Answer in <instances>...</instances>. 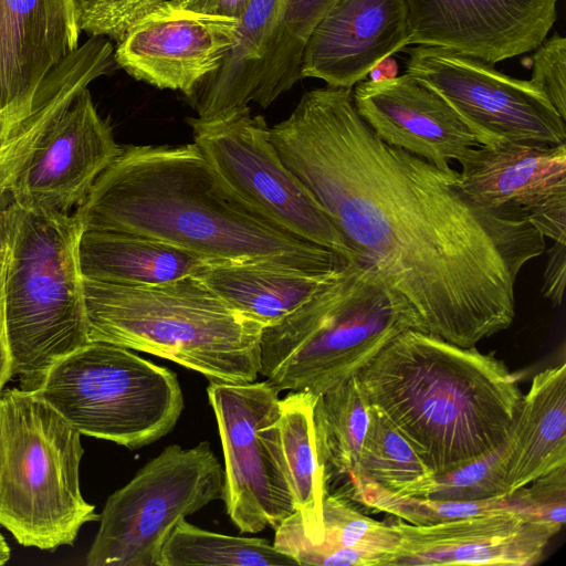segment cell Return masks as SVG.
Returning <instances> with one entry per match:
<instances>
[{
  "mask_svg": "<svg viewBox=\"0 0 566 566\" xmlns=\"http://www.w3.org/2000/svg\"><path fill=\"white\" fill-rule=\"evenodd\" d=\"M11 557V549L4 538V536L0 533V566L7 564Z\"/></svg>",
  "mask_w": 566,
  "mask_h": 566,
  "instance_id": "40",
  "label": "cell"
},
{
  "mask_svg": "<svg viewBox=\"0 0 566 566\" xmlns=\"http://www.w3.org/2000/svg\"><path fill=\"white\" fill-rule=\"evenodd\" d=\"M223 468L208 441L167 446L106 500L87 566H157L175 525L221 499Z\"/></svg>",
  "mask_w": 566,
  "mask_h": 566,
  "instance_id": "9",
  "label": "cell"
},
{
  "mask_svg": "<svg viewBox=\"0 0 566 566\" xmlns=\"http://www.w3.org/2000/svg\"><path fill=\"white\" fill-rule=\"evenodd\" d=\"M459 163V189L476 213L566 242V144L499 142Z\"/></svg>",
  "mask_w": 566,
  "mask_h": 566,
  "instance_id": "13",
  "label": "cell"
},
{
  "mask_svg": "<svg viewBox=\"0 0 566 566\" xmlns=\"http://www.w3.org/2000/svg\"><path fill=\"white\" fill-rule=\"evenodd\" d=\"M566 279V242H554L547 254L542 295L554 306H560Z\"/></svg>",
  "mask_w": 566,
  "mask_h": 566,
  "instance_id": "36",
  "label": "cell"
},
{
  "mask_svg": "<svg viewBox=\"0 0 566 566\" xmlns=\"http://www.w3.org/2000/svg\"><path fill=\"white\" fill-rule=\"evenodd\" d=\"M409 36L405 0H336L305 46L302 76L353 88Z\"/></svg>",
  "mask_w": 566,
  "mask_h": 566,
  "instance_id": "18",
  "label": "cell"
},
{
  "mask_svg": "<svg viewBox=\"0 0 566 566\" xmlns=\"http://www.w3.org/2000/svg\"><path fill=\"white\" fill-rule=\"evenodd\" d=\"M367 76L374 82L397 77L398 65L396 60L392 56L385 57L370 70Z\"/></svg>",
  "mask_w": 566,
  "mask_h": 566,
  "instance_id": "39",
  "label": "cell"
},
{
  "mask_svg": "<svg viewBox=\"0 0 566 566\" xmlns=\"http://www.w3.org/2000/svg\"><path fill=\"white\" fill-rule=\"evenodd\" d=\"M7 264V247L0 243V392L12 376V360L7 342L3 318V279Z\"/></svg>",
  "mask_w": 566,
  "mask_h": 566,
  "instance_id": "38",
  "label": "cell"
},
{
  "mask_svg": "<svg viewBox=\"0 0 566 566\" xmlns=\"http://www.w3.org/2000/svg\"><path fill=\"white\" fill-rule=\"evenodd\" d=\"M82 32L118 40L140 17L164 0H73Z\"/></svg>",
  "mask_w": 566,
  "mask_h": 566,
  "instance_id": "34",
  "label": "cell"
},
{
  "mask_svg": "<svg viewBox=\"0 0 566 566\" xmlns=\"http://www.w3.org/2000/svg\"><path fill=\"white\" fill-rule=\"evenodd\" d=\"M292 566L297 563L265 538L221 534L180 520L165 541L157 566Z\"/></svg>",
  "mask_w": 566,
  "mask_h": 566,
  "instance_id": "30",
  "label": "cell"
},
{
  "mask_svg": "<svg viewBox=\"0 0 566 566\" xmlns=\"http://www.w3.org/2000/svg\"><path fill=\"white\" fill-rule=\"evenodd\" d=\"M279 390L269 381H210L207 395L223 452L221 500L240 533L276 528L294 502L263 427L280 411Z\"/></svg>",
  "mask_w": 566,
  "mask_h": 566,
  "instance_id": "12",
  "label": "cell"
},
{
  "mask_svg": "<svg viewBox=\"0 0 566 566\" xmlns=\"http://www.w3.org/2000/svg\"><path fill=\"white\" fill-rule=\"evenodd\" d=\"M83 290L90 342L166 358L210 381L256 380L263 326L197 276L155 286L83 277Z\"/></svg>",
  "mask_w": 566,
  "mask_h": 566,
  "instance_id": "4",
  "label": "cell"
},
{
  "mask_svg": "<svg viewBox=\"0 0 566 566\" xmlns=\"http://www.w3.org/2000/svg\"><path fill=\"white\" fill-rule=\"evenodd\" d=\"M73 214L82 230L142 234L209 263H268L305 272L352 264L243 202L193 143L123 147Z\"/></svg>",
  "mask_w": 566,
  "mask_h": 566,
  "instance_id": "2",
  "label": "cell"
},
{
  "mask_svg": "<svg viewBox=\"0 0 566 566\" xmlns=\"http://www.w3.org/2000/svg\"><path fill=\"white\" fill-rule=\"evenodd\" d=\"M409 44L440 46L494 65L534 51L558 0H405Z\"/></svg>",
  "mask_w": 566,
  "mask_h": 566,
  "instance_id": "16",
  "label": "cell"
},
{
  "mask_svg": "<svg viewBox=\"0 0 566 566\" xmlns=\"http://www.w3.org/2000/svg\"><path fill=\"white\" fill-rule=\"evenodd\" d=\"M507 494L566 464V364L536 374L510 437Z\"/></svg>",
  "mask_w": 566,
  "mask_h": 566,
  "instance_id": "23",
  "label": "cell"
},
{
  "mask_svg": "<svg viewBox=\"0 0 566 566\" xmlns=\"http://www.w3.org/2000/svg\"><path fill=\"white\" fill-rule=\"evenodd\" d=\"M122 150L112 126L98 114L86 87L17 171L7 188L4 202L70 213L84 201L95 180Z\"/></svg>",
  "mask_w": 566,
  "mask_h": 566,
  "instance_id": "14",
  "label": "cell"
},
{
  "mask_svg": "<svg viewBox=\"0 0 566 566\" xmlns=\"http://www.w3.org/2000/svg\"><path fill=\"white\" fill-rule=\"evenodd\" d=\"M426 332L409 303L371 269L346 272L263 327L259 374L279 391L321 395L358 375L397 335Z\"/></svg>",
  "mask_w": 566,
  "mask_h": 566,
  "instance_id": "6",
  "label": "cell"
},
{
  "mask_svg": "<svg viewBox=\"0 0 566 566\" xmlns=\"http://www.w3.org/2000/svg\"><path fill=\"white\" fill-rule=\"evenodd\" d=\"M269 132L358 264L401 295L427 333L473 347L511 326L515 280L457 171L381 142L357 113L353 88L305 92Z\"/></svg>",
  "mask_w": 566,
  "mask_h": 566,
  "instance_id": "1",
  "label": "cell"
},
{
  "mask_svg": "<svg viewBox=\"0 0 566 566\" xmlns=\"http://www.w3.org/2000/svg\"><path fill=\"white\" fill-rule=\"evenodd\" d=\"M370 407L358 375L316 396L314 438L327 493L336 481L357 474Z\"/></svg>",
  "mask_w": 566,
  "mask_h": 566,
  "instance_id": "27",
  "label": "cell"
},
{
  "mask_svg": "<svg viewBox=\"0 0 566 566\" xmlns=\"http://www.w3.org/2000/svg\"><path fill=\"white\" fill-rule=\"evenodd\" d=\"M338 493L350 501L375 511L385 512L416 526H429L458 518L497 512H513L517 507L513 494L480 501H444L430 497L405 496L391 493L363 478H353Z\"/></svg>",
  "mask_w": 566,
  "mask_h": 566,
  "instance_id": "31",
  "label": "cell"
},
{
  "mask_svg": "<svg viewBox=\"0 0 566 566\" xmlns=\"http://www.w3.org/2000/svg\"><path fill=\"white\" fill-rule=\"evenodd\" d=\"M400 541L392 566L537 564L556 533L513 512L458 518L429 526L397 520Z\"/></svg>",
  "mask_w": 566,
  "mask_h": 566,
  "instance_id": "19",
  "label": "cell"
},
{
  "mask_svg": "<svg viewBox=\"0 0 566 566\" xmlns=\"http://www.w3.org/2000/svg\"><path fill=\"white\" fill-rule=\"evenodd\" d=\"M336 0H284L255 78L251 102L263 108L303 78L305 46Z\"/></svg>",
  "mask_w": 566,
  "mask_h": 566,
  "instance_id": "28",
  "label": "cell"
},
{
  "mask_svg": "<svg viewBox=\"0 0 566 566\" xmlns=\"http://www.w3.org/2000/svg\"><path fill=\"white\" fill-rule=\"evenodd\" d=\"M238 23L164 0L116 40L114 62L136 81L187 96L219 67L233 45Z\"/></svg>",
  "mask_w": 566,
  "mask_h": 566,
  "instance_id": "15",
  "label": "cell"
},
{
  "mask_svg": "<svg viewBox=\"0 0 566 566\" xmlns=\"http://www.w3.org/2000/svg\"><path fill=\"white\" fill-rule=\"evenodd\" d=\"M400 541L394 523L376 521L354 507L350 500L329 493L323 502V537L306 539L294 511L276 528L273 546L297 565L389 566Z\"/></svg>",
  "mask_w": 566,
  "mask_h": 566,
  "instance_id": "22",
  "label": "cell"
},
{
  "mask_svg": "<svg viewBox=\"0 0 566 566\" xmlns=\"http://www.w3.org/2000/svg\"><path fill=\"white\" fill-rule=\"evenodd\" d=\"M316 395L291 391L280 399L276 418L264 426L277 457L306 539L318 544L323 537V502L327 489L323 478L313 427Z\"/></svg>",
  "mask_w": 566,
  "mask_h": 566,
  "instance_id": "26",
  "label": "cell"
},
{
  "mask_svg": "<svg viewBox=\"0 0 566 566\" xmlns=\"http://www.w3.org/2000/svg\"><path fill=\"white\" fill-rule=\"evenodd\" d=\"M531 82L538 87L566 120V39L554 33L546 38L532 56Z\"/></svg>",
  "mask_w": 566,
  "mask_h": 566,
  "instance_id": "35",
  "label": "cell"
},
{
  "mask_svg": "<svg viewBox=\"0 0 566 566\" xmlns=\"http://www.w3.org/2000/svg\"><path fill=\"white\" fill-rule=\"evenodd\" d=\"M357 476L395 494L429 497L434 488L436 474L410 442L371 405L358 471L353 478Z\"/></svg>",
  "mask_w": 566,
  "mask_h": 566,
  "instance_id": "29",
  "label": "cell"
},
{
  "mask_svg": "<svg viewBox=\"0 0 566 566\" xmlns=\"http://www.w3.org/2000/svg\"><path fill=\"white\" fill-rule=\"evenodd\" d=\"M113 63L108 38L90 35L46 75L30 108L0 115V208L9 184L46 130Z\"/></svg>",
  "mask_w": 566,
  "mask_h": 566,
  "instance_id": "21",
  "label": "cell"
},
{
  "mask_svg": "<svg viewBox=\"0 0 566 566\" xmlns=\"http://www.w3.org/2000/svg\"><path fill=\"white\" fill-rule=\"evenodd\" d=\"M186 122L193 144L243 202L282 228L358 264L322 206L283 164L262 115H252L245 105Z\"/></svg>",
  "mask_w": 566,
  "mask_h": 566,
  "instance_id": "10",
  "label": "cell"
},
{
  "mask_svg": "<svg viewBox=\"0 0 566 566\" xmlns=\"http://www.w3.org/2000/svg\"><path fill=\"white\" fill-rule=\"evenodd\" d=\"M359 116L385 144L448 171L481 140L434 91L408 73L353 88Z\"/></svg>",
  "mask_w": 566,
  "mask_h": 566,
  "instance_id": "17",
  "label": "cell"
},
{
  "mask_svg": "<svg viewBox=\"0 0 566 566\" xmlns=\"http://www.w3.org/2000/svg\"><path fill=\"white\" fill-rule=\"evenodd\" d=\"M81 32L73 0H0V115L33 105Z\"/></svg>",
  "mask_w": 566,
  "mask_h": 566,
  "instance_id": "20",
  "label": "cell"
},
{
  "mask_svg": "<svg viewBox=\"0 0 566 566\" xmlns=\"http://www.w3.org/2000/svg\"><path fill=\"white\" fill-rule=\"evenodd\" d=\"M81 436L35 390L0 392V525L20 545L53 552L99 520L81 491Z\"/></svg>",
  "mask_w": 566,
  "mask_h": 566,
  "instance_id": "7",
  "label": "cell"
},
{
  "mask_svg": "<svg viewBox=\"0 0 566 566\" xmlns=\"http://www.w3.org/2000/svg\"><path fill=\"white\" fill-rule=\"evenodd\" d=\"M518 514L556 534L566 521V464L512 492Z\"/></svg>",
  "mask_w": 566,
  "mask_h": 566,
  "instance_id": "33",
  "label": "cell"
},
{
  "mask_svg": "<svg viewBox=\"0 0 566 566\" xmlns=\"http://www.w3.org/2000/svg\"><path fill=\"white\" fill-rule=\"evenodd\" d=\"M35 391L82 436L130 450L167 436L184 410L174 371L104 342L61 358Z\"/></svg>",
  "mask_w": 566,
  "mask_h": 566,
  "instance_id": "8",
  "label": "cell"
},
{
  "mask_svg": "<svg viewBox=\"0 0 566 566\" xmlns=\"http://www.w3.org/2000/svg\"><path fill=\"white\" fill-rule=\"evenodd\" d=\"M74 214L0 208V239L7 247L3 318L19 387L35 390L61 358L90 343Z\"/></svg>",
  "mask_w": 566,
  "mask_h": 566,
  "instance_id": "5",
  "label": "cell"
},
{
  "mask_svg": "<svg viewBox=\"0 0 566 566\" xmlns=\"http://www.w3.org/2000/svg\"><path fill=\"white\" fill-rule=\"evenodd\" d=\"M84 279L129 286H155L197 276L203 258L142 234L83 230L78 244Z\"/></svg>",
  "mask_w": 566,
  "mask_h": 566,
  "instance_id": "25",
  "label": "cell"
},
{
  "mask_svg": "<svg viewBox=\"0 0 566 566\" xmlns=\"http://www.w3.org/2000/svg\"><path fill=\"white\" fill-rule=\"evenodd\" d=\"M0 243H1V239H0Z\"/></svg>",
  "mask_w": 566,
  "mask_h": 566,
  "instance_id": "41",
  "label": "cell"
},
{
  "mask_svg": "<svg viewBox=\"0 0 566 566\" xmlns=\"http://www.w3.org/2000/svg\"><path fill=\"white\" fill-rule=\"evenodd\" d=\"M408 54L406 73L439 94L482 145L566 144V120L531 81L440 46L417 45Z\"/></svg>",
  "mask_w": 566,
  "mask_h": 566,
  "instance_id": "11",
  "label": "cell"
},
{
  "mask_svg": "<svg viewBox=\"0 0 566 566\" xmlns=\"http://www.w3.org/2000/svg\"><path fill=\"white\" fill-rule=\"evenodd\" d=\"M252 0H166L178 9L239 20Z\"/></svg>",
  "mask_w": 566,
  "mask_h": 566,
  "instance_id": "37",
  "label": "cell"
},
{
  "mask_svg": "<svg viewBox=\"0 0 566 566\" xmlns=\"http://www.w3.org/2000/svg\"><path fill=\"white\" fill-rule=\"evenodd\" d=\"M509 439L492 452L455 470L436 474L430 499L480 501L507 495Z\"/></svg>",
  "mask_w": 566,
  "mask_h": 566,
  "instance_id": "32",
  "label": "cell"
},
{
  "mask_svg": "<svg viewBox=\"0 0 566 566\" xmlns=\"http://www.w3.org/2000/svg\"><path fill=\"white\" fill-rule=\"evenodd\" d=\"M358 377L434 474L503 444L523 398L502 360L418 329L397 335Z\"/></svg>",
  "mask_w": 566,
  "mask_h": 566,
  "instance_id": "3",
  "label": "cell"
},
{
  "mask_svg": "<svg viewBox=\"0 0 566 566\" xmlns=\"http://www.w3.org/2000/svg\"><path fill=\"white\" fill-rule=\"evenodd\" d=\"M348 266L305 272L268 263H208L197 277L233 310L265 327L331 285Z\"/></svg>",
  "mask_w": 566,
  "mask_h": 566,
  "instance_id": "24",
  "label": "cell"
}]
</instances>
